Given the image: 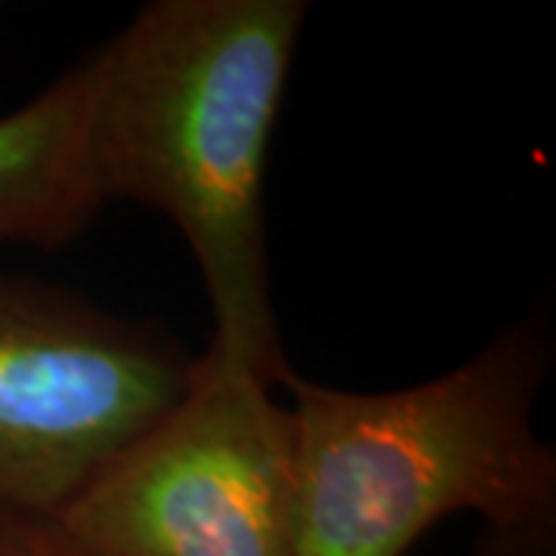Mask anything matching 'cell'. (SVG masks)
Listing matches in <instances>:
<instances>
[{
    "label": "cell",
    "instance_id": "cell-1",
    "mask_svg": "<svg viewBox=\"0 0 556 556\" xmlns=\"http://www.w3.org/2000/svg\"><path fill=\"white\" fill-rule=\"evenodd\" d=\"M303 0H155L90 56V167L102 204L179 229L214 313L207 356L269 387L291 371L266 244V164Z\"/></svg>",
    "mask_w": 556,
    "mask_h": 556
},
{
    "label": "cell",
    "instance_id": "cell-2",
    "mask_svg": "<svg viewBox=\"0 0 556 556\" xmlns=\"http://www.w3.org/2000/svg\"><path fill=\"white\" fill-rule=\"evenodd\" d=\"M554 365L541 316L457 368L393 393L281 378L291 420L294 556H405L455 514L479 556H556V452L535 433Z\"/></svg>",
    "mask_w": 556,
    "mask_h": 556
},
{
    "label": "cell",
    "instance_id": "cell-3",
    "mask_svg": "<svg viewBox=\"0 0 556 556\" xmlns=\"http://www.w3.org/2000/svg\"><path fill=\"white\" fill-rule=\"evenodd\" d=\"M273 390L204 353L186 396L56 526L84 556H294L291 420Z\"/></svg>",
    "mask_w": 556,
    "mask_h": 556
},
{
    "label": "cell",
    "instance_id": "cell-4",
    "mask_svg": "<svg viewBox=\"0 0 556 556\" xmlns=\"http://www.w3.org/2000/svg\"><path fill=\"white\" fill-rule=\"evenodd\" d=\"M199 375L177 338L0 273V514L53 519Z\"/></svg>",
    "mask_w": 556,
    "mask_h": 556
},
{
    "label": "cell",
    "instance_id": "cell-5",
    "mask_svg": "<svg viewBox=\"0 0 556 556\" xmlns=\"http://www.w3.org/2000/svg\"><path fill=\"white\" fill-rule=\"evenodd\" d=\"M90 60L0 118V244L62 248L102 214L90 167Z\"/></svg>",
    "mask_w": 556,
    "mask_h": 556
},
{
    "label": "cell",
    "instance_id": "cell-6",
    "mask_svg": "<svg viewBox=\"0 0 556 556\" xmlns=\"http://www.w3.org/2000/svg\"><path fill=\"white\" fill-rule=\"evenodd\" d=\"M0 556H84L56 519L0 514Z\"/></svg>",
    "mask_w": 556,
    "mask_h": 556
}]
</instances>
